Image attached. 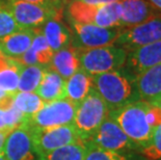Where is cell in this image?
<instances>
[{"label":"cell","instance_id":"14","mask_svg":"<svg viewBox=\"0 0 161 160\" xmlns=\"http://www.w3.org/2000/svg\"><path fill=\"white\" fill-rule=\"evenodd\" d=\"M35 30L36 36L30 48L21 56L15 58V60L22 66H43L49 68L54 52L43 35L42 27Z\"/></svg>","mask_w":161,"mask_h":160},{"label":"cell","instance_id":"8","mask_svg":"<svg viewBox=\"0 0 161 160\" xmlns=\"http://www.w3.org/2000/svg\"><path fill=\"white\" fill-rule=\"evenodd\" d=\"M158 41H161V15L139 25L122 29L114 45L130 52Z\"/></svg>","mask_w":161,"mask_h":160},{"label":"cell","instance_id":"9","mask_svg":"<svg viewBox=\"0 0 161 160\" xmlns=\"http://www.w3.org/2000/svg\"><path fill=\"white\" fill-rule=\"evenodd\" d=\"M20 29H36L52 18H61V12L21 0H9L6 6Z\"/></svg>","mask_w":161,"mask_h":160},{"label":"cell","instance_id":"17","mask_svg":"<svg viewBox=\"0 0 161 160\" xmlns=\"http://www.w3.org/2000/svg\"><path fill=\"white\" fill-rule=\"evenodd\" d=\"M49 69L56 72L64 80L69 79L80 69L78 50L70 45L54 52Z\"/></svg>","mask_w":161,"mask_h":160},{"label":"cell","instance_id":"13","mask_svg":"<svg viewBox=\"0 0 161 160\" xmlns=\"http://www.w3.org/2000/svg\"><path fill=\"white\" fill-rule=\"evenodd\" d=\"M122 18L119 28L126 29L149 21L156 16L161 15V11L156 8L147 0H123Z\"/></svg>","mask_w":161,"mask_h":160},{"label":"cell","instance_id":"3","mask_svg":"<svg viewBox=\"0 0 161 160\" xmlns=\"http://www.w3.org/2000/svg\"><path fill=\"white\" fill-rule=\"evenodd\" d=\"M108 115L107 105L92 87L84 100L77 105L73 122L81 141L83 142L90 141Z\"/></svg>","mask_w":161,"mask_h":160},{"label":"cell","instance_id":"28","mask_svg":"<svg viewBox=\"0 0 161 160\" xmlns=\"http://www.w3.org/2000/svg\"><path fill=\"white\" fill-rule=\"evenodd\" d=\"M139 154L147 160H161V124L154 129L149 146L140 150Z\"/></svg>","mask_w":161,"mask_h":160},{"label":"cell","instance_id":"7","mask_svg":"<svg viewBox=\"0 0 161 160\" xmlns=\"http://www.w3.org/2000/svg\"><path fill=\"white\" fill-rule=\"evenodd\" d=\"M72 27V43L71 45L77 50H85L114 45L115 40L121 33L122 29L119 27L104 28L94 24L81 25L71 23Z\"/></svg>","mask_w":161,"mask_h":160},{"label":"cell","instance_id":"30","mask_svg":"<svg viewBox=\"0 0 161 160\" xmlns=\"http://www.w3.org/2000/svg\"><path fill=\"white\" fill-rule=\"evenodd\" d=\"M8 105H5V106H0V131L8 132L9 133L11 131H9L8 128V123H6V113H5V107L8 106Z\"/></svg>","mask_w":161,"mask_h":160},{"label":"cell","instance_id":"29","mask_svg":"<svg viewBox=\"0 0 161 160\" xmlns=\"http://www.w3.org/2000/svg\"><path fill=\"white\" fill-rule=\"evenodd\" d=\"M20 30L15 19L6 6L0 4V40Z\"/></svg>","mask_w":161,"mask_h":160},{"label":"cell","instance_id":"33","mask_svg":"<svg viewBox=\"0 0 161 160\" xmlns=\"http://www.w3.org/2000/svg\"><path fill=\"white\" fill-rule=\"evenodd\" d=\"M79 1L88 3V4L100 5V4H106V3H111V2H121L123 0H79Z\"/></svg>","mask_w":161,"mask_h":160},{"label":"cell","instance_id":"26","mask_svg":"<svg viewBox=\"0 0 161 160\" xmlns=\"http://www.w3.org/2000/svg\"><path fill=\"white\" fill-rule=\"evenodd\" d=\"M13 103L24 114L26 120L36 114L45 105V102L36 93H17L13 96Z\"/></svg>","mask_w":161,"mask_h":160},{"label":"cell","instance_id":"1","mask_svg":"<svg viewBox=\"0 0 161 160\" xmlns=\"http://www.w3.org/2000/svg\"><path fill=\"white\" fill-rule=\"evenodd\" d=\"M111 118L124 133L139 148V151L148 147L154 129L161 124V110L142 100L109 112Z\"/></svg>","mask_w":161,"mask_h":160},{"label":"cell","instance_id":"23","mask_svg":"<svg viewBox=\"0 0 161 160\" xmlns=\"http://www.w3.org/2000/svg\"><path fill=\"white\" fill-rule=\"evenodd\" d=\"M98 6L79 0H71L67 8V15L71 23L81 25L94 24Z\"/></svg>","mask_w":161,"mask_h":160},{"label":"cell","instance_id":"12","mask_svg":"<svg viewBox=\"0 0 161 160\" xmlns=\"http://www.w3.org/2000/svg\"><path fill=\"white\" fill-rule=\"evenodd\" d=\"M158 63H161V41L128 52L124 68L136 77Z\"/></svg>","mask_w":161,"mask_h":160},{"label":"cell","instance_id":"4","mask_svg":"<svg viewBox=\"0 0 161 160\" xmlns=\"http://www.w3.org/2000/svg\"><path fill=\"white\" fill-rule=\"evenodd\" d=\"M128 52L121 47L108 45L85 50H78L80 69L91 76L122 69Z\"/></svg>","mask_w":161,"mask_h":160},{"label":"cell","instance_id":"2","mask_svg":"<svg viewBox=\"0 0 161 160\" xmlns=\"http://www.w3.org/2000/svg\"><path fill=\"white\" fill-rule=\"evenodd\" d=\"M92 86L107 105L109 112L140 100L136 77L124 67L92 76Z\"/></svg>","mask_w":161,"mask_h":160},{"label":"cell","instance_id":"38","mask_svg":"<svg viewBox=\"0 0 161 160\" xmlns=\"http://www.w3.org/2000/svg\"><path fill=\"white\" fill-rule=\"evenodd\" d=\"M0 160H6L4 155H3V153H0Z\"/></svg>","mask_w":161,"mask_h":160},{"label":"cell","instance_id":"36","mask_svg":"<svg viewBox=\"0 0 161 160\" xmlns=\"http://www.w3.org/2000/svg\"><path fill=\"white\" fill-rule=\"evenodd\" d=\"M160 101H161V95H160V96H159L158 98H157V99H156V100H155V101H154V102H153V103H152V104H151V105H156L157 103H159V102H160Z\"/></svg>","mask_w":161,"mask_h":160},{"label":"cell","instance_id":"15","mask_svg":"<svg viewBox=\"0 0 161 160\" xmlns=\"http://www.w3.org/2000/svg\"><path fill=\"white\" fill-rule=\"evenodd\" d=\"M136 86L140 100L152 104L161 95V63L137 75Z\"/></svg>","mask_w":161,"mask_h":160},{"label":"cell","instance_id":"24","mask_svg":"<svg viewBox=\"0 0 161 160\" xmlns=\"http://www.w3.org/2000/svg\"><path fill=\"white\" fill-rule=\"evenodd\" d=\"M122 18V3L111 2L98 6L97 13L94 20V25L104 27V28H114L119 27Z\"/></svg>","mask_w":161,"mask_h":160},{"label":"cell","instance_id":"31","mask_svg":"<svg viewBox=\"0 0 161 160\" xmlns=\"http://www.w3.org/2000/svg\"><path fill=\"white\" fill-rule=\"evenodd\" d=\"M13 100V95H9L5 91H0V106H5Z\"/></svg>","mask_w":161,"mask_h":160},{"label":"cell","instance_id":"25","mask_svg":"<svg viewBox=\"0 0 161 160\" xmlns=\"http://www.w3.org/2000/svg\"><path fill=\"white\" fill-rule=\"evenodd\" d=\"M47 69L43 66H23L20 72L18 93H35Z\"/></svg>","mask_w":161,"mask_h":160},{"label":"cell","instance_id":"34","mask_svg":"<svg viewBox=\"0 0 161 160\" xmlns=\"http://www.w3.org/2000/svg\"><path fill=\"white\" fill-rule=\"evenodd\" d=\"M51 1V4H52V6L55 9H57V11L61 12L63 11V8L64 6V4L69 1V0H50Z\"/></svg>","mask_w":161,"mask_h":160},{"label":"cell","instance_id":"39","mask_svg":"<svg viewBox=\"0 0 161 160\" xmlns=\"http://www.w3.org/2000/svg\"><path fill=\"white\" fill-rule=\"evenodd\" d=\"M154 106H157V107H158V108H159V109L161 110V101L159 102V103H157L156 105H154Z\"/></svg>","mask_w":161,"mask_h":160},{"label":"cell","instance_id":"11","mask_svg":"<svg viewBox=\"0 0 161 160\" xmlns=\"http://www.w3.org/2000/svg\"><path fill=\"white\" fill-rule=\"evenodd\" d=\"M2 153L6 160H42L33 146L26 123L9 132L5 138Z\"/></svg>","mask_w":161,"mask_h":160},{"label":"cell","instance_id":"37","mask_svg":"<svg viewBox=\"0 0 161 160\" xmlns=\"http://www.w3.org/2000/svg\"><path fill=\"white\" fill-rule=\"evenodd\" d=\"M5 57H6V56H5V55H3V54H2V52H1V51H0V63H1L2 60L5 58Z\"/></svg>","mask_w":161,"mask_h":160},{"label":"cell","instance_id":"32","mask_svg":"<svg viewBox=\"0 0 161 160\" xmlns=\"http://www.w3.org/2000/svg\"><path fill=\"white\" fill-rule=\"evenodd\" d=\"M21 1H26V2H29V3H33V4L42 5V6H45V8H54L52 6V4H51L50 0H21Z\"/></svg>","mask_w":161,"mask_h":160},{"label":"cell","instance_id":"5","mask_svg":"<svg viewBox=\"0 0 161 160\" xmlns=\"http://www.w3.org/2000/svg\"><path fill=\"white\" fill-rule=\"evenodd\" d=\"M77 104L67 98L45 103L44 107L27 120L30 128L49 129L73 124Z\"/></svg>","mask_w":161,"mask_h":160},{"label":"cell","instance_id":"10","mask_svg":"<svg viewBox=\"0 0 161 160\" xmlns=\"http://www.w3.org/2000/svg\"><path fill=\"white\" fill-rule=\"evenodd\" d=\"M88 141H92L98 147L109 150V151H138L139 153V148L124 133V131L119 128V126L111 118H109V115Z\"/></svg>","mask_w":161,"mask_h":160},{"label":"cell","instance_id":"35","mask_svg":"<svg viewBox=\"0 0 161 160\" xmlns=\"http://www.w3.org/2000/svg\"><path fill=\"white\" fill-rule=\"evenodd\" d=\"M147 1L155 6L156 8H158L159 11H161V0H147Z\"/></svg>","mask_w":161,"mask_h":160},{"label":"cell","instance_id":"19","mask_svg":"<svg viewBox=\"0 0 161 160\" xmlns=\"http://www.w3.org/2000/svg\"><path fill=\"white\" fill-rule=\"evenodd\" d=\"M42 32L53 52L66 48L72 43V31L58 17L48 20L42 27Z\"/></svg>","mask_w":161,"mask_h":160},{"label":"cell","instance_id":"6","mask_svg":"<svg viewBox=\"0 0 161 160\" xmlns=\"http://www.w3.org/2000/svg\"><path fill=\"white\" fill-rule=\"evenodd\" d=\"M28 126V125H27ZM33 146L40 156L64 146L83 142L73 124L49 129H36L28 126Z\"/></svg>","mask_w":161,"mask_h":160},{"label":"cell","instance_id":"22","mask_svg":"<svg viewBox=\"0 0 161 160\" xmlns=\"http://www.w3.org/2000/svg\"><path fill=\"white\" fill-rule=\"evenodd\" d=\"M84 160H147L138 152H114L102 149L92 141H85Z\"/></svg>","mask_w":161,"mask_h":160},{"label":"cell","instance_id":"20","mask_svg":"<svg viewBox=\"0 0 161 160\" xmlns=\"http://www.w3.org/2000/svg\"><path fill=\"white\" fill-rule=\"evenodd\" d=\"M92 87V76L79 69L66 80V98L78 105L84 100Z\"/></svg>","mask_w":161,"mask_h":160},{"label":"cell","instance_id":"16","mask_svg":"<svg viewBox=\"0 0 161 160\" xmlns=\"http://www.w3.org/2000/svg\"><path fill=\"white\" fill-rule=\"evenodd\" d=\"M35 36V29H20L0 40V51L6 57L15 59L30 48Z\"/></svg>","mask_w":161,"mask_h":160},{"label":"cell","instance_id":"21","mask_svg":"<svg viewBox=\"0 0 161 160\" xmlns=\"http://www.w3.org/2000/svg\"><path fill=\"white\" fill-rule=\"evenodd\" d=\"M22 64L14 58L5 57L0 63V91L9 95L18 93V84Z\"/></svg>","mask_w":161,"mask_h":160},{"label":"cell","instance_id":"27","mask_svg":"<svg viewBox=\"0 0 161 160\" xmlns=\"http://www.w3.org/2000/svg\"><path fill=\"white\" fill-rule=\"evenodd\" d=\"M84 142L72 144L58 148L54 151L41 156L42 160H84Z\"/></svg>","mask_w":161,"mask_h":160},{"label":"cell","instance_id":"18","mask_svg":"<svg viewBox=\"0 0 161 160\" xmlns=\"http://www.w3.org/2000/svg\"><path fill=\"white\" fill-rule=\"evenodd\" d=\"M35 93L45 103L64 99L66 98V80L56 72L48 68Z\"/></svg>","mask_w":161,"mask_h":160}]
</instances>
